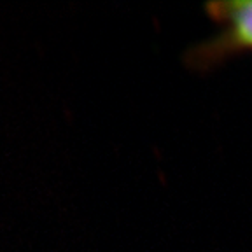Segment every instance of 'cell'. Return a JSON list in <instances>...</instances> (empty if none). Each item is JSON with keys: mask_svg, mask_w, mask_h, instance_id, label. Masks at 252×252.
Wrapping results in <instances>:
<instances>
[{"mask_svg": "<svg viewBox=\"0 0 252 252\" xmlns=\"http://www.w3.org/2000/svg\"><path fill=\"white\" fill-rule=\"evenodd\" d=\"M217 33L194 47L191 58L198 67H210L226 56L252 51V0L214 2L207 5Z\"/></svg>", "mask_w": 252, "mask_h": 252, "instance_id": "1", "label": "cell"}]
</instances>
